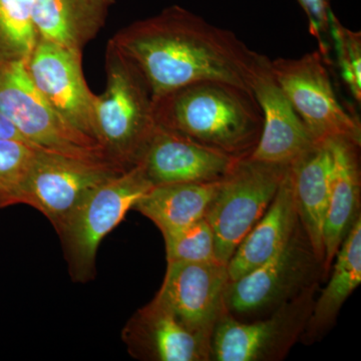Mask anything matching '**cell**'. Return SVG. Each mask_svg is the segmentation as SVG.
Returning <instances> with one entry per match:
<instances>
[{
  "instance_id": "8",
  "label": "cell",
  "mask_w": 361,
  "mask_h": 361,
  "mask_svg": "<svg viewBox=\"0 0 361 361\" xmlns=\"http://www.w3.org/2000/svg\"><path fill=\"white\" fill-rule=\"evenodd\" d=\"M322 263L299 223L278 253L251 272L230 282L226 308L230 314H256L277 310L316 284Z\"/></svg>"
},
{
  "instance_id": "6",
  "label": "cell",
  "mask_w": 361,
  "mask_h": 361,
  "mask_svg": "<svg viewBox=\"0 0 361 361\" xmlns=\"http://www.w3.org/2000/svg\"><path fill=\"white\" fill-rule=\"evenodd\" d=\"M287 166L246 157L222 180L205 216L215 234L218 261L227 264L242 240L264 215Z\"/></svg>"
},
{
  "instance_id": "26",
  "label": "cell",
  "mask_w": 361,
  "mask_h": 361,
  "mask_svg": "<svg viewBox=\"0 0 361 361\" xmlns=\"http://www.w3.org/2000/svg\"><path fill=\"white\" fill-rule=\"evenodd\" d=\"M307 16L310 32L318 42V51L329 63L330 13L332 0H297Z\"/></svg>"
},
{
  "instance_id": "14",
  "label": "cell",
  "mask_w": 361,
  "mask_h": 361,
  "mask_svg": "<svg viewBox=\"0 0 361 361\" xmlns=\"http://www.w3.org/2000/svg\"><path fill=\"white\" fill-rule=\"evenodd\" d=\"M122 336L137 360H211V338L189 329L157 296L130 317Z\"/></svg>"
},
{
  "instance_id": "10",
  "label": "cell",
  "mask_w": 361,
  "mask_h": 361,
  "mask_svg": "<svg viewBox=\"0 0 361 361\" xmlns=\"http://www.w3.org/2000/svg\"><path fill=\"white\" fill-rule=\"evenodd\" d=\"M316 284L270 317L241 322L229 312L221 316L211 336V360L264 361L284 357L305 330L312 310Z\"/></svg>"
},
{
  "instance_id": "17",
  "label": "cell",
  "mask_w": 361,
  "mask_h": 361,
  "mask_svg": "<svg viewBox=\"0 0 361 361\" xmlns=\"http://www.w3.org/2000/svg\"><path fill=\"white\" fill-rule=\"evenodd\" d=\"M331 169V153L327 142H316L287 169L299 223L322 265L323 228L329 208Z\"/></svg>"
},
{
  "instance_id": "5",
  "label": "cell",
  "mask_w": 361,
  "mask_h": 361,
  "mask_svg": "<svg viewBox=\"0 0 361 361\" xmlns=\"http://www.w3.org/2000/svg\"><path fill=\"white\" fill-rule=\"evenodd\" d=\"M0 113L35 148L109 161L94 140L73 129L47 103L33 84L26 61L0 59Z\"/></svg>"
},
{
  "instance_id": "3",
  "label": "cell",
  "mask_w": 361,
  "mask_h": 361,
  "mask_svg": "<svg viewBox=\"0 0 361 361\" xmlns=\"http://www.w3.org/2000/svg\"><path fill=\"white\" fill-rule=\"evenodd\" d=\"M106 75V90L94 99V135L108 160L127 171L139 164L155 132L153 99L140 71L111 40Z\"/></svg>"
},
{
  "instance_id": "11",
  "label": "cell",
  "mask_w": 361,
  "mask_h": 361,
  "mask_svg": "<svg viewBox=\"0 0 361 361\" xmlns=\"http://www.w3.org/2000/svg\"><path fill=\"white\" fill-rule=\"evenodd\" d=\"M26 68L33 84L61 118L73 129L97 142L94 123L96 94L90 92L85 82L82 51L39 39L26 61Z\"/></svg>"
},
{
  "instance_id": "27",
  "label": "cell",
  "mask_w": 361,
  "mask_h": 361,
  "mask_svg": "<svg viewBox=\"0 0 361 361\" xmlns=\"http://www.w3.org/2000/svg\"><path fill=\"white\" fill-rule=\"evenodd\" d=\"M0 139L18 140V141L27 142L13 127V123L9 122L1 113H0Z\"/></svg>"
},
{
  "instance_id": "21",
  "label": "cell",
  "mask_w": 361,
  "mask_h": 361,
  "mask_svg": "<svg viewBox=\"0 0 361 361\" xmlns=\"http://www.w3.org/2000/svg\"><path fill=\"white\" fill-rule=\"evenodd\" d=\"M331 277L322 295L313 303L303 334L317 338L336 319L346 299L361 283V219L353 223L337 251Z\"/></svg>"
},
{
  "instance_id": "23",
  "label": "cell",
  "mask_w": 361,
  "mask_h": 361,
  "mask_svg": "<svg viewBox=\"0 0 361 361\" xmlns=\"http://www.w3.org/2000/svg\"><path fill=\"white\" fill-rule=\"evenodd\" d=\"M37 151L25 142L0 139V209L20 204Z\"/></svg>"
},
{
  "instance_id": "24",
  "label": "cell",
  "mask_w": 361,
  "mask_h": 361,
  "mask_svg": "<svg viewBox=\"0 0 361 361\" xmlns=\"http://www.w3.org/2000/svg\"><path fill=\"white\" fill-rule=\"evenodd\" d=\"M164 240L168 262L205 263L218 261L215 234L205 218L164 237Z\"/></svg>"
},
{
  "instance_id": "19",
  "label": "cell",
  "mask_w": 361,
  "mask_h": 361,
  "mask_svg": "<svg viewBox=\"0 0 361 361\" xmlns=\"http://www.w3.org/2000/svg\"><path fill=\"white\" fill-rule=\"evenodd\" d=\"M116 0H33L39 39L82 51L104 27Z\"/></svg>"
},
{
  "instance_id": "15",
  "label": "cell",
  "mask_w": 361,
  "mask_h": 361,
  "mask_svg": "<svg viewBox=\"0 0 361 361\" xmlns=\"http://www.w3.org/2000/svg\"><path fill=\"white\" fill-rule=\"evenodd\" d=\"M271 59L258 71L251 85L263 116L260 139L251 159L289 165L316 144L305 125L277 84L270 68Z\"/></svg>"
},
{
  "instance_id": "18",
  "label": "cell",
  "mask_w": 361,
  "mask_h": 361,
  "mask_svg": "<svg viewBox=\"0 0 361 361\" xmlns=\"http://www.w3.org/2000/svg\"><path fill=\"white\" fill-rule=\"evenodd\" d=\"M287 169L264 215L242 240L227 263L230 282L239 279L272 258L286 245L296 231L298 215Z\"/></svg>"
},
{
  "instance_id": "4",
  "label": "cell",
  "mask_w": 361,
  "mask_h": 361,
  "mask_svg": "<svg viewBox=\"0 0 361 361\" xmlns=\"http://www.w3.org/2000/svg\"><path fill=\"white\" fill-rule=\"evenodd\" d=\"M152 187L141 166H135L97 187L71 216L59 235L75 281L94 277L102 242Z\"/></svg>"
},
{
  "instance_id": "7",
  "label": "cell",
  "mask_w": 361,
  "mask_h": 361,
  "mask_svg": "<svg viewBox=\"0 0 361 361\" xmlns=\"http://www.w3.org/2000/svg\"><path fill=\"white\" fill-rule=\"evenodd\" d=\"M319 51L298 59H277L270 68L315 142L342 137L361 144L360 120L339 102Z\"/></svg>"
},
{
  "instance_id": "1",
  "label": "cell",
  "mask_w": 361,
  "mask_h": 361,
  "mask_svg": "<svg viewBox=\"0 0 361 361\" xmlns=\"http://www.w3.org/2000/svg\"><path fill=\"white\" fill-rule=\"evenodd\" d=\"M111 42L140 71L153 101L203 82L251 92L254 78L269 59L252 51L234 32L179 6L135 21Z\"/></svg>"
},
{
  "instance_id": "25",
  "label": "cell",
  "mask_w": 361,
  "mask_h": 361,
  "mask_svg": "<svg viewBox=\"0 0 361 361\" xmlns=\"http://www.w3.org/2000/svg\"><path fill=\"white\" fill-rule=\"evenodd\" d=\"M330 42L336 52L341 75L355 101H361V33L345 27L330 13Z\"/></svg>"
},
{
  "instance_id": "9",
  "label": "cell",
  "mask_w": 361,
  "mask_h": 361,
  "mask_svg": "<svg viewBox=\"0 0 361 361\" xmlns=\"http://www.w3.org/2000/svg\"><path fill=\"white\" fill-rule=\"evenodd\" d=\"M125 171L109 161L37 149L20 204L44 214L59 233L90 193Z\"/></svg>"
},
{
  "instance_id": "22",
  "label": "cell",
  "mask_w": 361,
  "mask_h": 361,
  "mask_svg": "<svg viewBox=\"0 0 361 361\" xmlns=\"http://www.w3.org/2000/svg\"><path fill=\"white\" fill-rule=\"evenodd\" d=\"M33 0H0V59L27 61L37 44Z\"/></svg>"
},
{
  "instance_id": "20",
  "label": "cell",
  "mask_w": 361,
  "mask_h": 361,
  "mask_svg": "<svg viewBox=\"0 0 361 361\" xmlns=\"http://www.w3.org/2000/svg\"><path fill=\"white\" fill-rule=\"evenodd\" d=\"M221 182L154 186L137 202L134 210L151 220L166 237L204 219Z\"/></svg>"
},
{
  "instance_id": "16",
  "label": "cell",
  "mask_w": 361,
  "mask_h": 361,
  "mask_svg": "<svg viewBox=\"0 0 361 361\" xmlns=\"http://www.w3.org/2000/svg\"><path fill=\"white\" fill-rule=\"evenodd\" d=\"M332 158L329 208L323 228V269L329 270L337 251L353 223L360 217V170L358 149L349 140L326 141Z\"/></svg>"
},
{
  "instance_id": "12",
  "label": "cell",
  "mask_w": 361,
  "mask_h": 361,
  "mask_svg": "<svg viewBox=\"0 0 361 361\" xmlns=\"http://www.w3.org/2000/svg\"><path fill=\"white\" fill-rule=\"evenodd\" d=\"M230 283L227 264L168 262L157 297L189 329L212 336L221 316L227 313L225 295Z\"/></svg>"
},
{
  "instance_id": "13",
  "label": "cell",
  "mask_w": 361,
  "mask_h": 361,
  "mask_svg": "<svg viewBox=\"0 0 361 361\" xmlns=\"http://www.w3.org/2000/svg\"><path fill=\"white\" fill-rule=\"evenodd\" d=\"M241 159L157 125L137 165L153 186L219 182Z\"/></svg>"
},
{
  "instance_id": "2",
  "label": "cell",
  "mask_w": 361,
  "mask_h": 361,
  "mask_svg": "<svg viewBox=\"0 0 361 361\" xmlns=\"http://www.w3.org/2000/svg\"><path fill=\"white\" fill-rule=\"evenodd\" d=\"M156 123L235 158L251 155L263 116L253 94L234 85L203 82L153 101Z\"/></svg>"
}]
</instances>
